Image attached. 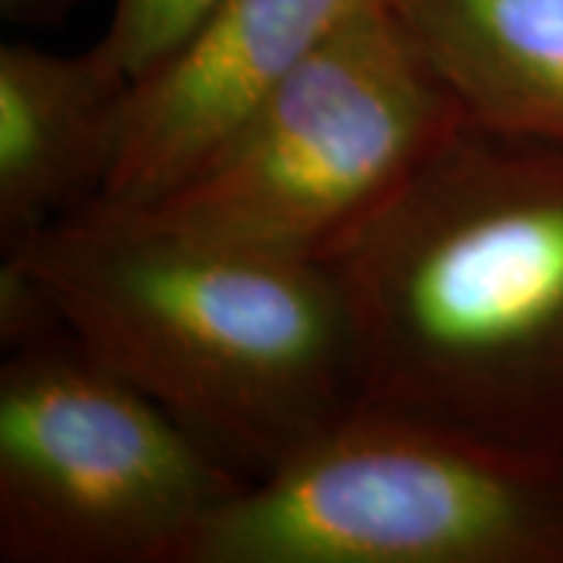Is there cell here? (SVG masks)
I'll return each instance as SVG.
<instances>
[{
  "label": "cell",
  "instance_id": "ba28073f",
  "mask_svg": "<svg viewBox=\"0 0 563 563\" xmlns=\"http://www.w3.org/2000/svg\"><path fill=\"white\" fill-rule=\"evenodd\" d=\"M466 125L563 151V0H395Z\"/></svg>",
  "mask_w": 563,
  "mask_h": 563
},
{
  "label": "cell",
  "instance_id": "6da1fadb",
  "mask_svg": "<svg viewBox=\"0 0 563 563\" xmlns=\"http://www.w3.org/2000/svg\"><path fill=\"white\" fill-rule=\"evenodd\" d=\"M325 263L357 404L563 451V151L461 122Z\"/></svg>",
  "mask_w": 563,
  "mask_h": 563
},
{
  "label": "cell",
  "instance_id": "277c9868",
  "mask_svg": "<svg viewBox=\"0 0 563 563\" xmlns=\"http://www.w3.org/2000/svg\"><path fill=\"white\" fill-rule=\"evenodd\" d=\"M461 122L388 3L325 41L185 179L107 213L195 242L325 261Z\"/></svg>",
  "mask_w": 563,
  "mask_h": 563
},
{
  "label": "cell",
  "instance_id": "7a4b0ae2",
  "mask_svg": "<svg viewBox=\"0 0 563 563\" xmlns=\"http://www.w3.org/2000/svg\"><path fill=\"white\" fill-rule=\"evenodd\" d=\"M7 254L81 347L247 483L357 407L351 317L325 261L195 242L95 207Z\"/></svg>",
  "mask_w": 563,
  "mask_h": 563
},
{
  "label": "cell",
  "instance_id": "3957f363",
  "mask_svg": "<svg viewBox=\"0 0 563 563\" xmlns=\"http://www.w3.org/2000/svg\"><path fill=\"white\" fill-rule=\"evenodd\" d=\"M179 563H563V451L357 404L244 483Z\"/></svg>",
  "mask_w": 563,
  "mask_h": 563
},
{
  "label": "cell",
  "instance_id": "30bf717a",
  "mask_svg": "<svg viewBox=\"0 0 563 563\" xmlns=\"http://www.w3.org/2000/svg\"><path fill=\"white\" fill-rule=\"evenodd\" d=\"M81 0H0V16L13 25H44L63 20Z\"/></svg>",
  "mask_w": 563,
  "mask_h": 563
},
{
  "label": "cell",
  "instance_id": "9c48e42d",
  "mask_svg": "<svg viewBox=\"0 0 563 563\" xmlns=\"http://www.w3.org/2000/svg\"><path fill=\"white\" fill-rule=\"evenodd\" d=\"M217 0H113L101 47L139 79L179 44Z\"/></svg>",
  "mask_w": 563,
  "mask_h": 563
},
{
  "label": "cell",
  "instance_id": "52a82bcc",
  "mask_svg": "<svg viewBox=\"0 0 563 563\" xmlns=\"http://www.w3.org/2000/svg\"><path fill=\"white\" fill-rule=\"evenodd\" d=\"M132 76L95 41L0 47V251L98 201L120 157Z\"/></svg>",
  "mask_w": 563,
  "mask_h": 563
},
{
  "label": "cell",
  "instance_id": "5b68a950",
  "mask_svg": "<svg viewBox=\"0 0 563 563\" xmlns=\"http://www.w3.org/2000/svg\"><path fill=\"white\" fill-rule=\"evenodd\" d=\"M244 483L63 325L3 351V563H179Z\"/></svg>",
  "mask_w": 563,
  "mask_h": 563
},
{
  "label": "cell",
  "instance_id": "8992f818",
  "mask_svg": "<svg viewBox=\"0 0 563 563\" xmlns=\"http://www.w3.org/2000/svg\"><path fill=\"white\" fill-rule=\"evenodd\" d=\"M395 0H217L132 81L120 157L88 207L129 210L185 179L325 41Z\"/></svg>",
  "mask_w": 563,
  "mask_h": 563
}]
</instances>
